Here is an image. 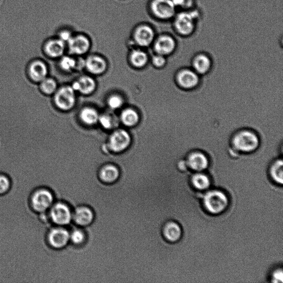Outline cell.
<instances>
[{
	"mask_svg": "<svg viewBox=\"0 0 283 283\" xmlns=\"http://www.w3.org/2000/svg\"><path fill=\"white\" fill-rule=\"evenodd\" d=\"M55 202L53 193L45 188L34 190L30 198V203L32 210L41 214L47 212Z\"/></svg>",
	"mask_w": 283,
	"mask_h": 283,
	"instance_id": "cell-3",
	"label": "cell"
},
{
	"mask_svg": "<svg viewBox=\"0 0 283 283\" xmlns=\"http://www.w3.org/2000/svg\"><path fill=\"white\" fill-rule=\"evenodd\" d=\"M202 202L204 210L211 215H220L225 212L229 215L231 200L222 189L211 188L204 191Z\"/></svg>",
	"mask_w": 283,
	"mask_h": 283,
	"instance_id": "cell-1",
	"label": "cell"
},
{
	"mask_svg": "<svg viewBox=\"0 0 283 283\" xmlns=\"http://www.w3.org/2000/svg\"><path fill=\"white\" fill-rule=\"evenodd\" d=\"M99 121L101 125L106 129L111 128L112 126V120L111 117L107 115H102L99 117Z\"/></svg>",
	"mask_w": 283,
	"mask_h": 283,
	"instance_id": "cell-36",
	"label": "cell"
},
{
	"mask_svg": "<svg viewBox=\"0 0 283 283\" xmlns=\"http://www.w3.org/2000/svg\"><path fill=\"white\" fill-rule=\"evenodd\" d=\"M47 241L54 249H62L70 243V230L67 227L54 226L48 231Z\"/></svg>",
	"mask_w": 283,
	"mask_h": 283,
	"instance_id": "cell-6",
	"label": "cell"
},
{
	"mask_svg": "<svg viewBox=\"0 0 283 283\" xmlns=\"http://www.w3.org/2000/svg\"><path fill=\"white\" fill-rule=\"evenodd\" d=\"M80 118L82 122L87 125H92L98 122L99 116L95 110L86 107L82 110L80 113Z\"/></svg>",
	"mask_w": 283,
	"mask_h": 283,
	"instance_id": "cell-26",
	"label": "cell"
},
{
	"mask_svg": "<svg viewBox=\"0 0 283 283\" xmlns=\"http://www.w3.org/2000/svg\"><path fill=\"white\" fill-rule=\"evenodd\" d=\"M48 213L51 222L54 226L67 227L72 223V210L64 202H54Z\"/></svg>",
	"mask_w": 283,
	"mask_h": 283,
	"instance_id": "cell-4",
	"label": "cell"
},
{
	"mask_svg": "<svg viewBox=\"0 0 283 283\" xmlns=\"http://www.w3.org/2000/svg\"><path fill=\"white\" fill-rule=\"evenodd\" d=\"M11 186V182L8 176L0 174V195H3L8 192Z\"/></svg>",
	"mask_w": 283,
	"mask_h": 283,
	"instance_id": "cell-30",
	"label": "cell"
},
{
	"mask_svg": "<svg viewBox=\"0 0 283 283\" xmlns=\"http://www.w3.org/2000/svg\"><path fill=\"white\" fill-rule=\"evenodd\" d=\"M283 282V269L282 267H278L273 269L269 277V282L282 283Z\"/></svg>",
	"mask_w": 283,
	"mask_h": 283,
	"instance_id": "cell-31",
	"label": "cell"
},
{
	"mask_svg": "<svg viewBox=\"0 0 283 283\" xmlns=\"http://www.w3.org/2000/svg\"><path fill=\"white\" fill-rule=\"evenodd\" d=\"M130 137L125 130H116L110 137V148L115 153H121L128 148Z\"/></svg>",
	"mask_w": 283,
	"mask_h": 283,
	"instance_id": "cell-14",
	"label": "cell"
},
{
	"mask_svg": "<svg viewBox=\"0 0 283 283\" xmlns=\"http://www.w3.org/2000/svg\"><path fill=\"white\" fill-rule=\"evenodd\" d=\"M259 136L255 131L243 129L238 131L232 138L231 144L234 149L241 154H251L259 147Z\"/></svg>",
	"mask_w": 283,
	"mask_h": 283,
	"instance_id": "cell-2",
	"label": "cell"
},
{
	"mask_svg": "<svg viewBox=\"0 0 283 283\" xmlns=\"http://www.w3.org/2000/svg\"><path fill=\"white\" fill-rule=\"evenodd\" d=\"M70 230V243L75 246L83 245L86 241V234L82 227L75 225L73 223L68 226Z\"/></svg>",
	"mask_w": 283,
	"mask_h": 283,
	"instance_id": "cell-23",
	"label": "cell"
},
{
	"mask_svg": "<svg viewBox=\"0 0 283 283\" xmlns=\"http://www.w3.org/2000/svg\"><path fill=\"white\" fill-rule=\"evenodd\" d=\"M167 58L160 54H157L153 58V63L155 67L158 69L163 68L167 63Z\"/></svg>",
	"mask_w": 283,
	"mask_h": 283,
	"instance_id": "cell-35",
	"label": "cell"
},
{
	"mask_svg": "<svg viewBox=\"0 0 283 283\" xmlns=\"http://www.w3.org/2000/svg\"><path fill=\"white\" fill-rule=\"evenodd\" d=\"M150 8L154 15L161 19H170L176 16L177 8L171 0H153Z\"/></svg>",
	"mask_w": 283,
	"mask_h": 283,
	"instance_id": "cell-7",
	"label": "cell"
},
{
	"mask_svg": "<svg viewBox=\"0 0 283 283\" xmlns=\"http://www.w3.org/2000/svg\"><path fill=\"white\" fill-rule=\"evenodd\" d=\"M87 70L92 74H100L104 72L106 63L104 60L98 56L90 57L86 61Z\"/></svg>",
	"mask_w": 283,
	"mask_h": 283,
	"instance_id": "cell-24",
	"label": "cell"
},
{
	"mask_svg": "<svg viewBox=\"0 0 283 283\" xmlns=\"http://www.w3.org/2000/svg\"><path fill=\"white\" fill-rule=\"evenodd\" d=\"M121 120L124 125L134 126L139 122V116L134 110L126 109L121 114Z\"/></svg>",
	"mask_w": 283,
	"mask_h": 283,
	"instance_id": "cell-28",
	"label": "cell"
},
{
	"mask_svg": "<svg viewBox=\"0 0 283 283\" xmlns=\"http://www.w3.org/2000/svg\"><path fill=\"white\" fill-rule=\"evenodd\" d=\"M212 66V60L208 54L200 53L192 60V70L199 75L208 73Z\"/></svg>",
	"mask_w": 283,
	"mask_h": 283,
	"instance_id": "cell-20",
	"label": "cell"
},
{
	"mask_svg": "<svg viewBox=\"0 0 283 283\" xmlns=\"http://www.w3.org/2000/svg\"><path fill=\"white\" fill-rule=\"evenodd\" d=\"M199 17L198 11H183L177 15L175 27L177 32L183 36L191 35L195 29L196 21Z\"/></svg>",
	"mask_w": 283,
	"mask_h": 283,
	"instance_id": "cell-5",
	"label": "cell"
},
{
	"mask_svg": "<svg viewBox=\"0 0 283 283\" xmlns=\"http://www.w3.org/2000/svg\"><path fill=\"white\" fill-rule=\"evenodd\" d=\"M108 105L113 109L120 108L123 104V100L119 96H113L108 100Z\"/></svg>",
	"mask_w": 283,
	"mask_h": 283,
	"instance_id": "cell-34",
	"label": "cell"
},
{
	"mask_svg": "<svg viewBox=\"0 0 283 283\" xmlns=\"http://www.w3.org/2000/svg\"><path fill=\"white\" fill-rule=\"evenodd\" d=\"M60 66L64 71H71L75 66V61L70 57H64L60 61Z\"/></svg>",
	"mask_w": 283,
	"mask_h": 283,
	"instance_id": "cell-32",
	"label": "cell"
},
{
	"mask_svg": "<svg viewBox=\"0 0 283 283\" xmlns=\"http://www.w3.org/2000/svg\"><path fill=\"white\" fill-rule=\"evenodd\" d=\"M27 73L32 81L39 83L47 78L49 74V68L45 60L36 59L30 62L27 69Z\"/></svg>",
	"mask_w": 283,
	"mask_h": 283,
	"instance_id": "cell-12",
	"label": "cell"
},
{
	"mask_svg": "<svg viewBox=\"0 0 283 283\" xmlns=\"http://www.w3.org/2000/svg\"><path fill=\"white\" fill-rule=\"evenodd\" d=\"M94 218V212L89 206L80 205L73 211L72 223L78 227H85L91 225Z\"/></svg>",
	"mask_w": 283,
	"mask_h": 283,
	"instance_id": "cell-11",
	"label": "cell"
},
{
	"mask_svg": "<svg viewBox=\"0 0 283 283\" xmlns=\"http://www.w3.org/2000/svg\"><path fill=\"white\" fill-rule=\"evenodd\" d=\"M177 47L176 40L168 35H163L158 38L155 43V51L158 54L169 56L173 53Z\"/></svg>",
	"mask_w": 283,
	"mask_h": 283,
	"instance_id": "cell-15",
	"label": "cell"
},
{
	"mask_svg": "<svg viewBox=\"0 0 283 283\" xmlns=\"http://www.w3.org/2000/svg\"><path fill=\"white\" fill-rule=\"evenodd\" d=\"M72 36L73 34L70 31L63 30L59 32L58 38L66 43V42H68Z\"/></svg>",
	"mask_w": 283,
	"mask_h": 283,
	"instance_id": "cell-37",
	"label": "cell"
},
{
	"mask_svg": "<svg viewBox=\"0 0 283 283\" xmlns=\"http://www.w3.org/2000/svg\"><path fill=\"white\" fill-rule=\"evenodd\" d=\"M177 85L183 89H194L200 83V75L192 69L184 68L179 71L176 76Z\"/></svg>",
	"mask_w": 283,
	"mask_h": 283,
	"instance_id": "cell-8",
	"label": "cell"
},
{
	"mask_svg": "<svg viewBox=\"0 0 283 283\" xmlns=\"http://www.w3.org/2000/svg\"><path fill=\"white\" fill-rule=\"evenodd\" d=\"M41 92L44 94L51 96L56 92L57 84L54 79L51 78H46L39 83Z\"/></svg>",
	"mask_w": 283,
	"mask_h": 283,
	"instance_id": "cell-27",
	"label": "cell"
},
{
	"mask_svg": "<svg viewBox=\"0 0 283 283\" xmlns=\"http://www.w3.org/2000/svg\"><path fill=\"white\" fill-rule=\"evenodd\" d=\"M162 235L165 241L171 244H176L183 236V229L180 224L176 221L169 220L162 227Z\"/></svg>",
	"mask_w": 283,
	"mask_h": 283,
	"instance_id": "cell-13",
	"label": "cell"
},
{
	"mask_svg": "<svg viewBox=\"0 0 283 283\" xmlns=\"http://www.w3.org/2000/svg\"><path fill=\"white\" fill-rule=\"evenodd\" d=\"M155 32L148 25H141L138 27L134 33L136 43L143 47H148L154 42Z\"/></svg>",
	"mask_w": 283,
	"mask_h": 283,
	"instance_id": "cell-17",
	"label": "cell"
},
{
	"mask_svg": "<svg viewBox=\"0 0 283 283\" xmlns=\"http://www.w3.org/2000/svg\"><path fill=\"white\" fill-rule=\"evenodd\" d=\"M54 102L57 107L64 111L73 107L75 103L74 91L72 88L66 86L61 88L55 93Z\"/></svg>",
	"mask_w": 283,
	"mask_h": 283,
	"instance_id": "cell-9",
	"label": "cell"
},
{
	"mask_svg": "<svg viewBox=\"0 0 283 283\" xmlns=\"http://www.w3.org/2000/svg\"><path fill=\"white\" fill-rule=\"evenodd\" d=\"M66 44L59 38L48 40L44 45L43 51L46 56L51 58L60 57L63 54Z\"/></svg>",
	"mask_w": 283,
	"mask_h": 283,
	"instance_id": "cell-21",
	"label": "cell"
},
{
	"mask_svg": "<svg viewBox=\"0 0 283 283\" xmlns=\"http://www.w3.org/2000/svg\"><path fill=\"white\" fill-rule=\"evenodd\" d=\"M190 181L192 187L198 191L204 192L212 188L211 179L205 171L193 172Z\"/></svg>",
	"mask_w": 283,
	"mask_h": 283,
	"instance_id": "cell-19",
	"label": "cell"
},
{
	"mask_svg": "<svg viewBox=\"0 0 283 283\" xmlns=\"http://www.w3.org/2000/svg\"><path fill=\"white\" fill-rule=\"evenodd\" d=\"M282 166V158H278L272 163L268 170L269 176L271 181L280 186H282L283 184Z\"/></svg>",
	"mask_w": 283,
	"mask_h": 283,
	"instance_id": "cell-22",
	"label": "cell"
},
{
	"mask_svg": "<svg viewBox=\"0 0 283 283\" xmlns=\"http://www.w3.org/2000/svg\"><path fill=\"white\" fill-rule=\"evenodd\" d=\"M130 60L134 66L141 68L147 64L148 56L147 54L143 51L135 50L131 54Z\"/></svg>",
	"mask_w": 283,
	"mask_h": 283,
	"instance_id": "cell-29",
	"label": "cell"
},
{
	"mask_svg": "<svg viewBox=\"0 0 283 283\" xmlns=\"http://www.w3.org/2000/svg\"><path fill=\"white\" fill-rule=\"evenodd\" d=\"M176 8L189 9L194 6V0H171Z\"/></svg>",
	"mask_w": 283,
	"mask_h": 283,
	"instance_id": "cell-33",
	"label": "cell"
},
{
	"mask_svg": "<svg viewBox=\"0 0 283 283\" xmlns=\"http://www.w3.org/2000/svg\"><path fill=\"white\" fill-rule=\"evenodd\" d=\"M120 170L113 163H106L101 166L98 171V178L103 183L112 184L119 180Z\"/></svg>",
	"mask_w": 283,
	"mask_h": 283,
	"instance_id": "cell-16",
	"label": "cell"
},
{
	"mask_svg": "<svg viewBox=\"0 0 283 283\" xmlns=\"http://www.w3.org/2000/svg\"><path fill=\"white\" fill-rule=\"evenodd\" d=\"M95 87V82L92 78L83 77L74 82L72 88L74 91H79L82 94H89L94 92Z\"/></svg>",
	"mask_w": 283,
	"mask_h": 283,
	"instance_id": "cell-25",
	"label": "cell"
},
{
	"mask_svg": "<svg viewBox=\"0 0 283 283\" xmlns=\"http://www.w3.org/2000/svg\"><path fill=\"white\" fill-rule=\"evenodd\" d=\"M186 162L189 168L194 172L206 171L210 165L208 156L199 150L190 153L186 157Z\"/></svg>",
	"mask_w": 283,
	"mask_h": 283,
	"instance_id": "cell-10",
	"label": "cell"
},
{
	"mask_svg": "<svg viewBox=\"0 0 283 283\" xmlns=\"http://www.w3.org/2000/svg\"><path fill=\"white\" fill-rule=\"evenodd\" d=\"M68 43L70 52L77 55L86 53L91 46V42L89 38L82 34L73 36Z\"/></svg>",
	"mask_w": 283,
	"mask_h": 283,
	"instance_id": "cell-18",
	"label": "cell"
}]
</instances>
